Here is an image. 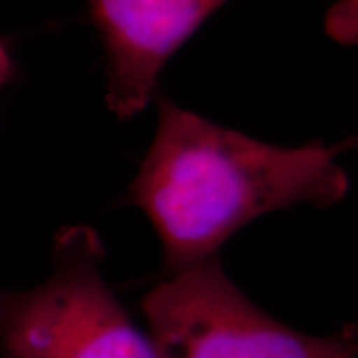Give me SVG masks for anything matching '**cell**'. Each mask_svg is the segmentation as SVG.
<instances>
[{
    "label": "cell",
    "mask_w": 358,
    "mask_h": 358,
    "mask_svg": "<svg viewBox=\"0 0 358 358\" xmlns=\"http://www.w3.org/2000/svg\"><path fill=\"white\" fill-rule=\"evenodd\" d=\"M143 310L161 358H358V334L295 332L250 302L216 257L171 274Z\"/></svg>",
    "instance_id": "3957f363"
},
{
    "label": "cell",
    "mask_w": 358,
    "mask_h": 358,
    "mask_svg": "<svg viewBox=\"0 0 358 358\" xmlns=\"http://www.w3.org/2000/svg\"><path fill=\"white\" fill-rule=\"evenodd\" d=\"M325 32L337 43L358 47V0H338L325 15Z\"/></svg>",
    "instance_id": "5b68a950"
},
{
    "label": "cell",
    "mask_w": 358,
    "mask_h": 358,
    "mask_svg": "<svg viewBox=\"0 0 358 358\" xmlns=\"http://www.w3.org/2000/svg\"><path fill=\"white\" fill-rule=\"evenodd\" d=\"M348 178L319 141L268 145L158 98V129L128 191L158 232L169 274L214 259L241 227L299 204L345 198Z\"/></svg>",
    "instance_id": "6da1fadb"
},
{
    "label": "cell",
    "mask_w": 358,
    "mask_h": 358,
    "mask_svg": "<svg viewBox=\"0 0 358 358\" xmlns=\"http://www.w3.org/2000/svg\"><path fill=\"white\" fill-rule=\"evenodd\" d=\"M103 257L92 227H65L42 284L0 289L2 358H161L103 280Z\"/></svg>",
    "instance_id": "7a4b0ae2"
},
{
    "label": "cell",
    "mask_w": 358,
    "mask_h": 358,
    "mask_svg": "<svg viewBox=\"0 0 358 358\" xmlns=\"http://www.w3.org/2000/svg\"><path fill=\"white\" fill-rule=\"evenodd\" d=\"M10 73H12L10 57H8L6 48L0 45V87L7 82L8 77H10Z\"/></svg>",
    "instance_id": "8992f818"
},
{
    "label": "cell",
    "mask_w": 358,
    "mask_h": 358,
    "mask_svg": "<svg viewBox=\"0 0 358 358\" xmlns=\"http://www.w3.org/2000/svg\"><path fill=\"white\" fill-rule=\"evenodd\" d=\"M106 55V103L120 120L153 96L169 57L229 0H87Z\"/></svg>",
    "instance_id": "277c9868"
}]
</instances>
